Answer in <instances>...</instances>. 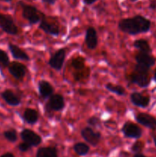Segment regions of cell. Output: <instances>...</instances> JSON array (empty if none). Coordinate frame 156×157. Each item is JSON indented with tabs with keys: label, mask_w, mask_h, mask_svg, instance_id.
I'll return each mask as SVG.
<instances>
[{
	"label": "cell",
	"mask_w": 156,
	"mask_h": 157,
	"mask_svg": "<svg viewBox=\"0 0 156 157\" xmlns=\"http://www.w3.org/2000/svg\"><path fill=\"white\" fill-rule=\"evenodd\" d=\"M151 21L142 15H137L132 18L120 20L118 27L124 33L136 35L141 33H146L151 28Z\"/></svg>",
	"instance_id": "obj_1"
},
{
	"label": "cell",
	"mask_w": 156,
	"mask_h": 157,
	"mask_svg": "<svg viewBox=\"0 0 156 157\" xmlns=\"http://www.w3.org/2000/svg\"><path fill=\"white\" fill-rule=\"evenodd\" d=\"M148 70L149 68L136 64L134 70L130 75L129 80L132 83L139 86L140 87H147L150 83Z\"/></svg>",
	"instance_id": "obj_2"
},
{
	"label": "cell",
	"mask_w": 156,
	"mask_h": 157,
	"mask_svg": "<svg viewBox=\"0 0 156 157\" xmlns=\"http://www.w3.org/2000/svg\"><path fill=\"white\" fill-rule=\"evenodd\" d=\"M22 7V16L25 18L31 25H35L40 22L41 20V14L36 7L30 5H26L20 2Z\"/></svg>",
	"instance_id": "obj_3"
},
{
	"label": "cell",
	"mask_w": 156,
	"mask_h": 157,
	"mask_svg": "<svg viewBox=\"0 0 156 157\" xmlns=\"http://www.w3.org/2000/svg\"><path fill=\"white\" fill-rule=\"evenodd\" d=\"M0 29L11 35H16L18 33V29L12 17L6 14H0Z\"/></svg>",
	"instance_id": "obj_4"
},
{
	"label": "cell",
	"mask_w": 156,
	"mask_h": 157,
	"mask_svg": "<svg viewBox=\"0 0 156 157\" xmlns=\"http://www.w3.org/2000/svg\"><path fill=\"white\" fill-rule=\"evenodd\" d=\"M121 131L125 137L132 139H139L142 135V129L130 121H127L123 124Z\"/></svg>",
	"instance_id": "obj_5"
},
{
	"label": "cell",
	"mask_w": 156,
	"mask_h": 157,
	"mask_svg": "<svg viewBox=\"0 0 156 157\" xmlns=\"http://www.w3.org/2000/svg\"><path fill=\"white\" fill-rule=\"evenodd\" d=\"M66 57L65 48L58 49L55 52L48 61V64L51 68L56 71H61L63 67Z\"/></svg>",
	"instance_id": "obj_6"
},
{
	"label": "cell",
	"mask_w": 156,
	"mask_h": 157,
	"mask_svg": "<svg viewBox=\"0 0 156 157\" xmlns=\"http://www.w3.org/2000/svg\"><path fill=\"white\" fill-rule=\"evenodd\" d=\"M81 136L86 142L93 147H96V145H98L102 137L99 132L94 131L90 127H84L81 130Z\"/></svg>",
	"instance_id": "obj_7"
},
{
	"label": "cell",
	"mask_w": 156,
	"mask_h": 157,
	"mask_svg": "<svg viewBox=\"0 0 156 157\" xmlns=\"http://www.w3.org/2000/svg\"><path fill=\"white\" fill-rule=\"evenodd\" d=\"M20 136H21V140L24 142L28 143L32 147H37L42 142V139H41V136L38 133H35V131L30 130V129L23 130L21 132Z\"/></svg>",
	"instance_id": "obj_8"
},
{
	"label": "cell",
	"mask_w": 156,
	"mask_h": 157,
	"mask_svg": "<svg viewBox=\"0 0 156 157\" xmlns=\"http://www.w3.org/2000/svg\"><path fill=\"white\" fill-rule=\"evenodd\" d=\"M65 107V101L64 97L59 94H53L48 98L47 104V108L49 110L54 111H61Z\"/></svg>",
	"instance_id": "obj_9"
},
{
	"label": "cell",
	"mask_w": 156,
	"mask_h": 157,
	"mask_svg": "<svg viewBox=\"0 0 156 157\" xmlns=\"http://www.w3.org/2000/svg\"><path fill=\"white\" fill-rule=\"evenodd\" d=\"M9 71L15 79L22 80L27 72V67L24 64L18 61H12L8 66Z\"/></svg>",
	"instance_id": "obj_10"
},
{
	"label": "cell",
	"mask_w": 156,
	"mask_h": 157,
	"mask_svg": "<svg viewBox=\"0 0 156 157\" xmlns=\"http://www.w3.org/2000/svg\"><path fill=\"white\" fill-rule=\"evenodd\" d=\"M135 118L141 125L151 130L156 129V119L151 115L145 113H139L135 116Z\"/></svg>",
	"instance_id": "obj_11"
},
{
	"label": "cell",
	"mask_w": 156,
	"mask_h": 157,
	"mask_svg": "<svg viewBox=\"0 0 156 157\" xmlns=\"http://www.w3.org/2000/svg\"><path fill=\"white\" fill-rule=\"evenodd\" d=\"M136 61L137 64L144 66L147 68H150L152 67L156 62V59L148 53L139 52L136 55Z\"/></svg>",
	"instance_id": "obj_12"
},
{
	"label": "cell",
	"mask_w": 156,
	"mask_h": 157,
	"mask_svg": "<svg viewBox=\"0 0 156 157\" xmlns=\"http://www.w3.org/2000/svg\"><path fill=\"white\" fill-rule=\"evenodd\" d=\"M38 27L46 34H48L52 36H58L60 34L59 27L56 24L48 21L44 18H41Z\"/></svg>",
	"instance_id": "obj_13"
},
{
	"label": "cell",
	"mask_w": 156,
	"mask_h": 157,
	"mask_svg": "<svg viewBox=\"0 0 156 157\" xmlns=\"http://www.w3.org/2000/svg\"><path fill=\"white\" fill-rule=\"evenodd\" d=\"M85 43L89 49L96 48L98 45V36L96 29L93 27H89L86 31Z\"/></svg>",
	"instance_id": "obj_14"
},
{
	"label": "cell",
	"mask_w": 156,
	"mask_h": 157,
	"mask_svg": "<svg viewBox=\"0 0 156 157\" xmlns=\"http://www.w3.org/2000/svg\"><path fill=\"white\" fill-rule=\"evenodd\" d=\"M130 100H131L132 104L135 106L142 108H145L148 107L150 104L149 97L144 96L142 94L139 92H133L130 95Z\"/></svg>",
	"instance_id": "obj_15"
},
{
	"label": "cell",
	"mask_w": 156,
	"mask_h": 157,
	"mask_svg": "<svg viewBox=\"0 0 156 157\" xmlns=\"http://www.w3.org/2000/svg\"><path fill=\"white\" fill-rule=\"evenodd\" d=\"M1 97L6 101V104L10 106H12V107L18 106L21 102V98L16 94L14 93L12 90H10V89L5 90L1 94Z\"/></svg>",
	"instance_id": "obj_16"
},
{
	"label": "cell",
	"mask_w": 156,
	"mask_h": 157,
	"mask_svg": "<svg viewBox=\"0 0 156 157\" xmlns=\"http://www.w3.org/2000/svg\"><path fill=\"white\" fill-rule=\"evenodd\" d=\"M38 92L41 98L44 99H47L53 94L54 89L50 82L41 80L38 82Z\"/></svg>",
	"instance_id": "obj_17"
},
{
	"label": "cell",
	"mask_w": 156,
	"mask_h": 157,
	"mask_svg": "<svg viewBox=\"0 0 156 157\" xmlns=\"http://www.w3.org/2000/svg\"><path fill=\"white\" fill-rule=\"evenodd\" d=\"M8 47H9V51H10L14 59L22 60V61H29V59H30V58L27 55V53L24 51H23L21 48L18 47V46L12 44V43H9Z\"/></svg>",
	"instance_id": "obj_18"
},
{
	"label": "cell",
	"mask_w": 156,
	"mask_h": 157,
	"mask_svg": "<svg viewBox=\"0 0 156 157\" xmlns=\"http://www.w3.org/2000/svg\"><path fill=\"white\" fill-rule=\"evenodd\" d=\"M23 120L24 122H26L28 124H35L38 122V113L37 110L32 108H26L23 113Z\"/></svg>",
	"instance_id": "obj_19"
},
{
	"label": "cell",
	"mask_w": 156,
	"mask_h": 157,
	"mask_svg": "<svg viewBox=\"0 0 156 157\" xmlns=\"http://www.w3.org/2000/svg\"><path fill=\"white\" fill-rule=\"evenodd\" d=\"M35 157H58V150L55 147H41L38 150Z\"/></svg>",
	"instance_id": "obj_20"
},
{
	"label": "cell",
	"mask_w": 156,
	"mask_h": 157,
	"mask_svg": "<svg viewBox=\"0 0 156 157\" xmlns=\"http://www.w3.org/2000/svg\"><path fill=\"white\" fill-rule=\"evenodd\" d=\"M133 46L136 49L139 50V52H145V53L151 54V48L149 43L145 39H137L133 42Z\"/></svg>",
	"instance_id": "obj_21"
},
{
	"label": "cell",
	"mask_w": 156,
	"mask_h": 157,
	"mask_svg": "<svg viewBox=\"0 0 156 157\" xmlns=\"http://www.w3.org/2000/svg\"><path fill=\"white\" fill-rule=\"evenodd\" d=\"M106 89L110 92L115 94L118 96H124L125 94V90L122 86L119 84H113L112 83H107L105 85Z\"/></svg>",
	"instance_id": "obj_22"
},
{
	"label": "cell",
	"mask_w": 156,
	"mask_h": 157,
	"mask_svg": "<svg viewBox=\"0 0 156 157\" xmlns=\"http://www.w3.org/2000/svg\"><path fill=\"white\" fill-rule=\"evenodd\" d=\"M73 150L78 156H86L90 151V147L84 143H77L73 146Z\"/></svg>",
	"instance_id": "obj_23"
},
{
	"label": "cell",
	"mask_w": 156,
	"mask_h": 157,
	"mask_svg": "<svg viewBox=\"0 0 156 157\" xmlns=\"http://www.w3.org/2000/svg\"><path fill=\"white\" fill-rule=\"evenodd\" d=\"M86 60L81 56L73 58L71 61V66L76 71H82L85 68Z\"/></svg>",
	"instance_id": "obj_24"
},
{
	"label": "cell",
	"mask_w": 156,
	"mask_h": 157,
	"mask_svg": "<svg viewBox=\"0 0 156 157\" xmlns=\"http://www.w3.org/2000/svg\"><path fill=\"white\" fill-rule=\"evenodd\" d=\"M3 136L8 141L11 143H15L17 141L18 136H17V132L16 130L14 129H10V130H6L3 133Z\"/></svg>",
	"instance_id": "obj_25"
},
{
	"label": "cell",
	"mask_w": 156,
	"mask_h": 157,
	"mask_svg": "<svg viewBox=\"0 0 156 157\" xmlns=\"http://www.w3.org/2000/svg\"><path fill=\"white\" fill-rule=\"evenodd\" d=\"M10 64L9 58L8 54L5 51L0 49V65L2 67H8Z\"/></svg>",
	"instance_id": "obj_26"
},
{
	"label": "cell",
	"mask_w": 156,
	"mask_h": 157,
	"mask_svg": "<svg viewBox=\"0 0 156 157\" xmlns=\"http://www.w3.org/2000/svg\"><path fill=\"white\" fill-rule=\"evenodd\" d=\"M143 144L141 141H136V143L132 144L131 147L132 152L135 153H139L141 151H142V148H143Z\"/></svg>",
	"instance_id": "obj_27"
},
{
	"label": "cell",
	"mask_w": 156,
	"mask_h": 157,
	"mask_svg": "<svg viewBox=\"0 0 156 157\" xmlns=\"http://www.w3.org/2000/svg\"><path fill=\"white\" fill-rule=\"evenodd\" d=\"M99 123H100V120H99V118H98L97 117L93 116L87 120V124H88L90 127H96V126L99 125Z\"/></svg>",
	"instance_id": "obj_28"
},
{
	"label": "cell",
	"mask_w": 156,
	"mask_h": 157,
	"mask_svg": "<svg viewBox=\"0 0 156 157\" xmlns=\"http://www.w3.org/2000/svg\"><path fill=\"white\" fill-rule=\"evenodd\" d=\"M31 148H32V146H31L30 144H28V143L24 142V141H23V143H21V144L18 145V150L21 152H27Z\"/></svg>",
	"instance_id": "obj_29"
},
{
	"label": "cell",
	"mask_w": 156,
	"mask_h": 157,
	"mask_svg": "<svg viewBox=\"0 0 156 157\" xmlns=\"http://www.w3.org/2000/svg\"><path fill=\"white\" fill-rule=\"evenodd\" d=\"M42 2L49 5H54L56 3L57 0H42Z\"/></svg>",
	"instance_id": "obj_30"
},
{
	"label": "cell",
	"mask_w": 156,
	"mask_h": 157,
	"mask_svg": "<svg viewBox=\"0 0 156 157\" xmlns=\"http://www.w3.org/2000/svg\"><path fill=\"white\" fill-rule=\"evenodd\" d=\"M96 1H97V0H84V2L85 3L86 5H87V6H90V5L96 2Z\"/></svg>",
	"instance_id": "obj_31"
},
{
	"label": "cell",
	"mask_w": 156,
	"mask_h": 157,
	"mask_svg": "<svg viewBox=\"0 0 156 157\" xmlns=\"http://www.w3.org/2000/svg\"><path fill=\"white\" fill-rule=\"evenodd\" d=\"M149 8L151 9H156V2L154 1H152L150 2Z\"/></svg>",
	"instance_id": "obj_32"
},
{
	"label": "cell",
	"mask_w": 156,
	"mask_h": 157,
	"mask_svg": "<svg viewBox=\"0 0 156 157\" xmlns=\"http://www.w3.org/2000/svg\"><path fill=\"white\" fill-rule=\"evenodd\" d=\"M0 157H15V156L12 153H6Z\"/></svg>",
	"instance_id": "obj_33"
},
{
	"label": "cell",
	"mask_w": 156,
	"mask_h": 157,
	"mask_svg": "<svg viewBox=\"0 0 156 157\" xmlns=\"http://www.w3.org/2000/svg\"><path fill=\"white\" fill-rule=\"evenodd\" d=\"M133 157H147V156H145V155H143V154H142V153H136Z\"/></svg>",
	"instance_id": "obj_34"
},
{
	"label": "cell",
	"mask_w": 156,
	"mask_h": 157,
	"mask_svg": "<svg viewBox=\"0 0 156 157\" xmlns=\"http://www.w3.org/2000/svg\"><path fill=\"white\" fill-rule=\"evenodd\" d=\"M154 81L156 82V68H155V70H154Z\"/></svg>",
	"instance_id": "obj_35"
},
{
	"label": "cell",
	"mask_w": 156,
	"mask_h": 157,
	"mask_svg": "<svg viewBox=\"0 0 156 157\" xmlns=\"http://www.w3.org/2000/svg\"><path fill=\"white\" fill-rule=\"evenodd\" d=\"M154 145H155V147H156V136H154Z\"/></svg>",
	"instance_id": "obj_36"
},
{
	"label": "cell",
	"mask_w": 156,
	"mask_h": 157,
	"mask_svg": "<svg viewBox=\"0 0 156 157\" xmlns=\"http://www.w3.org/2000/svg\"><path fill=\"white\" fill-rule=\"evenodd\" d=\"M5 2H12V0H4Z\"/></svg>",
	"instance_id": "obj_37"
},
{
	"label": "cell",
	"mask_w": 156,
	"mask_h": 157,
	"mask_svg": "<svg viewBox=\"0 0 156 157\" xmlns=\"http://www.w3.org/2000/svg\"><path fill=\"white\" fill-rule=\"evenodd\" d=\"M132 2H136V1H137V0H131Z\"/></svg>",
	"instance_id": "obj_38"
}]
</instances>
